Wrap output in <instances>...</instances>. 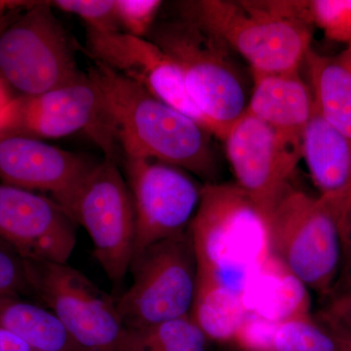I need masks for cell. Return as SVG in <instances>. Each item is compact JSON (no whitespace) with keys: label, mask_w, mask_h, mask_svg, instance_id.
I'll return each instance as SVG.
<instances>
[{"label":"cell","mask_w":351,"mask_h":351,"mask_svg":"<svg viewBox=\"0 0 351 351\" xmlns=\"http://www.w3.org/2000/svg\"><path fill=\"white\" fill-rule=\"evenodd\" d=\"M18 115V98H13L5 83L0 80V135L13 132Z\"/></svg>","instance_id":"cell-28"},{"label":"cell","mask_w":351,"mask_h":351,"mask_svg":"<svg viewBox=\"0 0 351 351\" xmlns=\"http://www.w3.org/2000/svg\"><path fill=\"white\" fill-rule=\"evenodd\" d=\"M197 280L245 299L252 278L267 263L269 239L262 215L235 184L208 182L189 225Z\"/></svg>","instance_id":"cell-3"},{"label":"cell","mask_w":351,"mask_h":351,"mask_svg":"<svg viewBox=\"0 0 351 351\" xmlns=\"http://www.w3.org/2000/svg\"><path fill=\"white\" fill-rule=\"evenodd\" d=\"M98 161L41 142L24 134L0 135V182L41 191L66 210Z\"/></svg>","instance_id":"cell-15"},{"label":"cell","mask_w":351,"mask_h":351,"mask_svg":"<svg viewBox=\"0 0 351 351\" xmlns=\"http://www.w3.org/2000/svg\"><path fill=\"white\" fill-rule=\"evenodd\" d=\"M207 337L191 316L127 329L120 351H209Z\"/></svg>","instance_id":"cell-21"},{"label":"cell","mask_w":351,"mask_h":351,"mask_svg":"<svg viewBox=\"0 0 351 351\" xmlns=\"http://www.w3.org/2000/svg\"><path fill=\"white\" fill-rule=\"evenodd\" d=\"M149 36L181 69L191 99L223 141L248 107L246 82L232 50L182 16L152 27Z\"/></svg>","instance_id":"cell-4"},{"label":"cell","mask_w":351,"mask_h":351,"mask_svg":"<svg viewBox=\"0 0 351 351\" xmlns=\"http://www.w3.org/2000/svg\"><path fill=\"white\" fill-rule=\"evenodd\" d=\"M250 313L241 295L221 286L196 281L191 318L209 341H233Z\"/></svg>","instance_id":"cell-20"},{"label":"cell","mask_w":351,"mask_h":351,"mask_svg":"<svg viewBox=\"0 0 351 351\" xmlns=\"http://www.w3.org/2000/svg\"><path fill=\"white\" fill-rule=\"evenodd\" d=\"M66 214L86 230L95 258L113 286L119 288L130 271L136 237L133 200L119 164L107 158L98 161Z\"/></svg>","instance_id":"cell-9"},{"label":"cell","mask_w":351,"mask_h":351,"mask_svg":"<svg viewBox=\"0 0 351 351\" xmlns=\"http://www.w3.org/2000/svg\"><path fill=\"white\" fill-rule=\"evenodd\" d=\"M135 211L133 260L152 245L188 230L201 189L184 170L151 159L121 161Z\"/></svg>","instance_id":"cell-10"},{"label":"cell","mask_w":351,"mask_h":351,"mask_svg":"<svg viewBox=\"0 0 351 351\" xmlns=\"http://www.w3.org/2000/svg\"><path fill=\"white\" fill-rule=\"evenodd\" d=\"M339 343H351V302L328 300L314 318Z\"/></svg>","instance_id":"cell-27"},{"label":"cell","mask_w":351,"mask_h":351,"mask_svg":"<svg viewBox=\"0 0 351 351\" xmlns=\"http://www.w3.org/2000/svg\"><path fill=\"white\" fill-rule=\"evenodd\" d=\"M253 88L247 112L302 149V138L315 112L311 88L300 69L263 73L251 69Z\"/></svg>","instance_id":"cell-17"},{"label":"cell","mask_w":351,"mask_h":351,"mask_svg":"<svg viewBox=\"0 0 351 351\" xmlns=\"http://www.w3.org/2000/svg\"><path fill=\"white\" fill-rule=\"evenodd\" d=\"M180 7L182 17L221 39L253 71H297L311 50L313 27L306 19L304 0H197Z\"/></svg>","instance_id":"cell-2"},{"label":"cell","mask_w":351,"mask_h":351,"mask_svg":"<svg viewBox=\"0 0 351 351\" xmlns=\"http://www.w3.org/2000/svg\"><path fill=\"white\" fill-rule=\"evenodd\" d=\"M86 51L94 62L141 85L217 138L216 127L191 99L181 69L156 43L125 32L104 34L87 27Z\"/></svg>","instance_id":"cell-13"},{"label":"cell","mask_w":351,"mask_h":351,"mask_svg":"<svg viewBox=\"0 0 351 351\" xmlns=\"http://www.w3.org/2000/svg\"><path fill=\"white\" fill-rule=\"evenodd\" d=\"M304 6L307 22L325 38L345 46L351 43V0H309Z\"/></svg>","instance_id":"cell-23"},{"label":"cell","mask_w":351,"mask_h":351,"mask_svg":"<svg viewBox=\"0 0 351 351\" xmlns=\"http://www.w3.org/2000/svg\"><path fill=\"white\" fill-rule=\"evenodd\" d=\"M223 143L235 184L250 198L265 223L293 186L302 158L301 147L291 145L247 110L230 127Z\"/></svg>","instance_id":"cell-12"},{"label":"cell","mask_w":351,"mask_h":351,"mask_svg":"<svg viewBox=\"0 0 351 351\" xmlns=\"http://www.w3.org/2000/svg\"><path fill=\"white\" fill-rule=\"evenodd\" d=\"M267 351H343L336 339L309 315L274 322Z\"/></svg>","instance_id":"cell-22"},{"label":"cell","mask_w":351,"mask_h":351,"mask_svg":"<svg viewBox=\"0 0 351 351\" xmlns=\"http://www.w3.org/2000/svg\"><path fill=\"white\" fill-rule=\"evenodd\" d=\"M82 75L75 44L50 1H32L0 34V80L22 97L47 93Z\"/></svg>","instance_id":"cell-7"},{"label":"cell","mask_w":351,"mask_h":351,"mask_svg":"<svg viewBox=\"0 0 351 351\" xmlns=\"http://www.w3.org/2000/svg\"><path fill=\"white\" fill-rule=\"evenodd\" d=\"M50 4L53 8L82 18L88 29L104 34L120 32L115 0H55Z\"/></svg>","instance_id":"cell-24"},{"label":"cell","mask_w":351,"mask_h":351,"mask_svg":"<svg viewBox=\"0 0 351 351\" xmlns=\"http://www.w3.org/2000/svg\"><path fill=\"white\" fill-rule=\"evenodd\" d=\"M0 351H38L6 330L0 328Z\"/></svg>","instance_id":"cell-30"},{"label":"cell","mask_w":351,"mask_h":351,"mask_svg":"<svg viewBox=\"0 0 351 351\" xmlns=\"http://www.w3.org/2000/svg\"><path fill=\"white\" fill-rule=\"evenodd\" d=\"M25 8H27V7H25V8L16 9V10L11 11L10 13L7 14L4 17L0 18V34H1L9 25L12 24L14 21L19 17Z\"/></svg>","instance_id":"cell-32"},{"label":"cell","mask_w":351,"mask_h":351,"mask_svg":"<svg viewBox=\"0 0 351 351\" xmlns=\"http://www.w3.org/2000/svg\"><path fill=\"white\" fill-rule=\"evenodd\" d=\"M162 5L159 0H115V13L125 34L145 38L154 27Z\"/></svg>","instance_id":"cell-25"},{"label":"cell","mask_w":351,"mask_h":351,"mask_svg":"<svg viewBox=\"0 0 351 351\" xmlns=\"http://www.w3.org/2000/svg\"><path fill=\"white\" fill-rule=\"evenodd\" d=\"M32 1H4L0 0V18L4 17L11 11L16 9L25 8L31 5Z\"/></svg>","instance_id":"cell-31"},{"label":"cell","mask_w":351,"mask_h":351,"mask_svg":"<svg viewBox=\"0 0 351 351\" xmlns=\"http://www.w3.org/2000/svg\"><path fill=\"white\" fill-rule=\"evenodd\" d=\"M339 346H341V350L343 351H351V343H339L338 341Z\"/></svg>","instance_id":"cell-33"},{"label":"cell","mask_w":351,"mask_h":351,"mask_svg":"<svg viewBox=\"0 0 351 351\" xmlns=\"http://www.w3.org/2000/svg\"><path fill=\"white\" fill-rule=\"evenodd\" d=\"M88 75L101 90L123 157L151 159L217 182L219 166L212 135L195 120L158 100L100 63Z\"/></svg>","instance_id":"cell-1"},{"label":"cell","mask_w":351,"mask_h":351,"mask_svg":"<svg viewBox=\"0 0 351 351\" xmlns=\"http://www.w3.org/2000/svg\"><path fill=\"white\" fill-rule=\"evenodd\" d=\"M25 263L32 295L57 316L83 350H121L126 328L115 298L68 263Z\"/></svg>","instance_id":"cell-8"},{"label":"cell","mask_w":351,"mask_h":351,"mask_svg":"<svg viewBox=\"0 0 351 351\" xmlns=\"http://www.w3.org/2000/svg\"><path fill=\"white\" fill-rule=\"evenodd\" d=\"M83 131L104 152L121 164L122 154L105 99L88 73L66 86L34 97L18 98L14 133L34 138H63Z\"/></svg>","instance_id":"cell-11"},{"label":"cell","mask_w":351,"mask_h":351,"mask_svg":"<svg viewBox=\"0 0 351 351\" xmlns=\"http://www.w3.org/2000/svg\"><path fill=\"white\" fill-rule=\"evenodd\" d=\"M304 63L316 112L351 141V43L334 56L311 50Z\"/></svg>","instance_id":"cell-18"},{"label":"cell","mask_w":351,"mask_h":351,"mask_svg":"<svg viewBox=\"0 0 351 351\" xmlns=\"http://www.w3.org/2000/svg\"><path fill=\"white\" fill-rule=\"evenodd\" d=\"M302 156L336 219L343 252L351 242V141L315 110L302 135Z\"/></svg>","instance_id":"cell-16"},{"label":"cell","mask_w":351,"mask_h":351,"mask_svg":"<svg viewBox=\"0 0 351 351\" xmlns=\"http://www.w3.org/2000/svg\"><path fill=\"white\" fill-rule=\"evenodd\" d=\"M269 250L292 276L322 298L331 294L343 257L341 235L319 196L286 191L265 221Z\"/></svg>","instance_id":"cell-5"},{"label":"cell","mask_w":351,"mask_h":351,"mask_svg":"<svg viewBox=\"0 0 351 351\" xmlns=\"http://www.w3.org/2000/svg\"><path fill=\"white\" fill-rule=\"evenodd\" d=\"M133 282L115 298L127 329L151 327L191 316L197 263L189 226L157 242L132 261Z\"/></svg>","instance_id":"cell-6"},{"label":"cell","mask_w":351,"mask_h":351,"mask_svg":"<svg viewBox=\"0 0 351 351\" xmlns=\"http://www.w3.org/2000/svg\"><path fill=\"white\" fill-rule=\"evenodd\" d=\"M32 295L25 260L0 243V295Z\"/></svg>","instance_id":"cell-26"},{"label":"cell","mask_w":351,"mask_h":351,"mask_svg":"<svg viewBox=\"0 0 351 351\" xmlns=\"http://www.w3.org/2000/svg\"><path fill=\"white\" fill-rule=\"evenodd\" d=\"M0 328L38 351H84L52 311L22 295H0Z\"/></svg>","instance_id":"cell-19"},{"label":"cell","mask_w":351,"mask_h":351,"mask_svg":"<svg viewBox=\"0 0 351 351\" xmlns=\"http://www.w3.org/2000/svg\"><path fill=\"white\" fill-rule=\"evenodd\" d=\"M75 226L51 198L0 182V243L25 260L68 263Z\"/></svg>","instance_id":"cell-14"},{"label":"cell","mask_w":351,"mask_h":351,"mask_svg":"<svg viewBox=\"0 0 351 351\" xmlns=\"http://www.w3.org/2000/svg\"><path fill=\"white\" fill-rule=\"evenodd\" d=\"M341 258V271L327 299L351 302V242L350 246L343 252Z\"/></svg>","instance_id":"cell-29"}]
</instances>
